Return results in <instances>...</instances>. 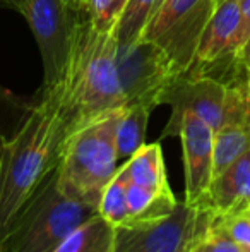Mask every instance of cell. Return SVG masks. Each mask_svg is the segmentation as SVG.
Masks as SVG:
<instances>
[{"label": "cell", "mask_w": 250, "mask_h": 252, "mask_svg": "<svg viewBox=\"0 0 250 252\" xmlns=\"http://www.w3.org/2000/svg\"><path fill=\"white\" fill-rule=\"evenodd\" d=\"M192 252H202V249H200V244H199V246H197L195 249H194Z\"/></svg>", "instance_id": "obj_23"}, {"label": "cell", "mask_w": 250, "mask_h": 252, "mask_svg": "<svg viewBox=\"0 0 250 252\" xmlns=\"http://www.w3.org/2000/svg\"><path fill=\"white\" fill-rule=\"evenodd\" d=\"M161 2H163V0H158V2H156V9H158V7H160V5H161ZM156 9H154V10H156Z\"/></svg>", "instance_id": "obj_25"}, {"label": "cell", "mask_w": 250, "mask_h": 252, "mask_svg": "<svg viewBox=\"0 0 250 252\" xmlns=\"http://www.w3.org/2000/svg\"><path fill=\"white\" fill-rule=\"evenodd\" d=\"M127 0H84L93 28L100 33H111Z\"/></svg>", "instance_id": "obj_18"}, {"label": "cell", "mask_w": 250, "mask_h": 252, "mask_svg": "<svg viewBox=\"0 0 250 252\" xmlns=\"http://www.w3.org/2000/svg\"><path fill=\"white\" fill-rule=\"evenodd\" d=\"M200 249H202V252H245L214 221L211 223L206 237H204L202 242H200Z\"/></svg>", "instance_id": "obj_19"}, {"label": "cell", "mask_w": 250, "mask_h": 252, "mask_svg": "<svg viewBox=\"0 0 250 252\" xmlns=\"http://www.w3.org/2000/svg\"><path fill=\"white\" fill-rule=\"evenodd\" d=\"M158 0H127L124 10L113 28L117 45H130L142 38V33L154 14Z\"/></svg>", "instance_id": "obj_16"}, {"label": "cell", "mask_w": 250, "mask_h": 252, "mask_svg": "<svg viewBox=\"0 0 250 252\" xmlns=\"http://www.w3.org/2000/svg\"><path fill=\"white\" fill-rule=\"evenodd\" d=\"M127 170L122 163L113 179L105 187L98 202V215L103 216L110 225L125 226L129 223V208H127Z\"/></svg>", "instance_id": "obj_17"}, {"label": "cell", "mask_w": 250, "mask_h": 252, "mask_svg": "<svg viewBox=\"0 0 250 252\" xmlns=\"http://www.w3.org/2000/svg\"><path fill=\"white\" fill-rule=\"evenodd\" d=\"M153 108L146 105L125 106L120 113L115 130L118 161H127L146 144V130Z\"/></svg>", "instance_id": "obj_13"}, {"label": "cell", "mask_w": 250, "mask_h": 252, "mask_svg": "<svg viewBox=\"0 0 250 252\" xmlns=\"http://www.w3.org/2000/svg\"><path fill=\"white\" fill-rule=\"evenodd\" d=\"M202 209L213 218L250 215V150L213 177Z\"/></svg>", "instance_id": "obj_12"}, {"label": "cell", "mask_w": 250, "mask_h": 252, "mask_svg": "<svg viewBox=\"0 0 250 252\" xmlns=\"http://www.w3.org/2000/svg\"><path fill=\"white\" fill-rule=\"evenodd\" d=\"M98 208L63 196L55 170L10 225L0 252H54Z\"/></svg>", "instance_id": "obj_4"}, {"label": "cell", "mask_w": 250, "mask_h": 252, "mask_svg": "<svg viewBox=\"0 0 250 252\" xmlns=\"http://www.w3.org/2000/svg\"><path fill=\"white\" fill-rule=\"evenodd\" d=\"M218 0H163L142 33L161 48L178 72L192 65L200 36Z\"/></svg>", "instance_id": "obj_7"}, {"label": "cell", "mask_w": 250, "mask_h": 252, "mask_svg": "<svg viewBox=\"0 0 250 252\" xmlns=\"http://www.w3.org/2000/svg\"><path fill=\"white\" fill-rule=\"evenodd\" d=\"M240 14H242V23H240V45L244 47L250 38V0H240ZM242 50V48H240ZM240 53V52H238Z\"/></svg>", "instance_id": "obj_20"}, {"label": "cell", "mask_w": 250, "mask_h": 252, "mask_svg": "<svg viewBox=\"0 0 250 252\" xmlns=\"http://www.w3.org/2000/svg\"><path fill=\"white\" fill-rule=\"evenodd\" d=\"M117 72L125 106L146 105L153 110L160 106L165 90L182 74L156 43L144 38L117 47Z\"/></svg>", "instance_id": "obj_8"}, {"label": "cell", "mask_w": 250, "mask_h": 252, "mask_svg": "<svg viewBox=\"0 0 250 252\" xmlns=\"http://www.w3.org/2000/svg\"><path fill=\"white\" fill-rule=\"evenodd\" d=\"M115 226L94 215L79 225L54 252H111Z\"/></svg>", "instance_id": "obj_14"}, {"label": "cell", "mask_w": 250, "mask_h": 252, "mask_svg": "<svg viewBox=\"0 0 250 252\" xmlns=\"http://www.w3.org/2000/svg\"><path fill=\"white\" fill-rule=\"evenodd\" d=\"M69 2H74V3H84V0H69Z\"/></svg>", "instance_id": "obj_24"}, {"label": "cell", "mask_w": 250, "mask_h": 252, "mask_svg": "<svg viewBox=\"0 0 250 252\" xmlns=\"http://www.w3.org/2000/svg\"><path fill=\"white\" fill-rule=\"evenodd\" d=\"M177 137H180L184 153V202L194 208H202L207 187L213 180L214 129L194 113H185L180 120Z\"/></svg>", "instance_id": "obj_10"}, {"label": "cell", "mask_w": 250, "mask_h": 252, "mask_svg": "<svg viewBox=\"0 0 250 252\" xmlns=\"http://www.w3.org/2000/svg\"><path fill=\"white\" fill-rule=\"evenodd\" d=\"M213 223L207 209L178 201L167 218L117 226L111 252H192Z\"/></svg>", "instance_id": "obj_6"}, {"label": "cell", "mask_w": 250, "mask_h": 252, "mask_svg": "<svg viewBox=\"0 0 250 252\" xmlns=\"http://www.w3.org/2000/svg\"><path fill=\"white\" fill-rule=\"evenodd\" d=\"M238 59H240L242 62H244L245 65H247L249 69H250V38L247 40V43L242 47L240 53H238Z\"/></svg>", "instance_id": "obj_22"}, {"label": "cell", "mask_w": 250, "mask_h": 252, "mask_svg": "<svg viewBox=\"0 0 250 252\" xmlns=\"http://www.w3.org/2000/svg\"><path fill=\"white\" fill-rule=\"evenodd\" d=\"M65 132L62 94L54 86L41 90L9 137L0 134V249L16 216L57 168Z\"/></svg>", "instance_id": "obj_1"}, {"label": "cell", "mask_w": 250, "mask_h": 252, "mask_svg": "<svg viewBox=\"0 0 250 252\" xmlns=\"http://www.w3.org/2000/svg\"><path fill=\"white\" fill-rule=\"evenodd\" d=\"M226 90V81H220L209 74L194 69L180 74L161 94L160 105L171 106L170 120L161 132V139L178 136L180 120L185 113H194L216 130L223 124Z\"/></svg>", "instance_id": "obj_9"}, {"label": "cell", "mask_w": 250, "mask_h": 252, "mask_svg": "<svg viewBox=\"0 0 250 252\" xmlns=\"http://www.w3.org/2000/svg\"><path fill=\"white\" fill-rule=\"evenodd\" d=\"M122 110L103 113L65 134L55 168L63 196L98 208L105 187L120 166L115 130Z\"/></svg>", "instance_id": "obj_3"}, {"label": "cell", "mask_w": 250, "mask_h": 252, "mask_svg": "<svg viewBox=\"0 0 250 252\" xmlns=\"http://www.w3.org/2000/svg\"><path fill=\"white\" fill-rule=\"evenodd\" d=\"M240 0H218L211 19L200 36L192 63L224 62L237 59L240 52Z\"/></svg>", "instance_id": "obj_11"}, {"label": "cell", "mask_w": 250, "mask_h": 252, "mask_svg": "<svg viewBox=\"0 0 250 252\" xmlns=\"http://www.w3.org/2000/svg\"><path fill=\"white\" fill-rule=\"evenodd\" d=\"M117 47L113 33L96 31L86 16L67 72L57 84L67 132L103 113L125 108L117 72Z\"/></svg>", "instance_id": "obj_2"}, {"label": "cell", "mask_w": 250, "mask_h": 252, "mask_svg": "<svg viewBox=\"0 0 250 252\" xmlns=\"http://www.w3.org/2000/svg\"><path fill=\"white\" fill-rule=\"evenodd\" d=\"M26 3H28V0H0V7L17 10V12H21V14H23Z\"/></svg>", "instance_id": "obj_21"}, {"label": "cell", "mask_w": 250, "mask_h": 252, "mask_svg": "<svg viewBox=\"0 0 250 252\" xmlns=\"http://www.w3.org/2000/svg\"><path fill=\"white\" fill-rule=\"evenodd\" d=\"M0 93H2V90H0Z\"/></svg>", "instance_id": "obj_26"}, {"label": "cell", "mask_w": 250, "mask_h": 252, "mask_svg": "<svg viewBox=\"0 0 250 252\" xmlns=\"http://www.w3.org/2000/svg\"><path fill=\"white\" fill-rule=\"evenodd\" d=\"M43 62V90L63 79L76 47L81 26L86 19V5L69 0H28L23 10Z\"/></svg>", "instance_id": "obj_5"}, {"label": "cell", "mask_w": 250, "mask_h": 252, "mask_svg": "<svg viewBox=\"0 0 250 252\" xmlns=\"http://www.w3.org/2000/svg\"><path fill=\"white\" fill-rule=\"evenodd\" d=\"M250 150V124H224L214 130L213 177Z\"/></svg>", "instance_id": "obj_15"}]
</instances>
